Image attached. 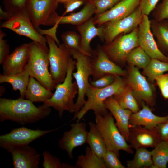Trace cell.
I'll use <instances>...</instances> for the list:
<instances>
[{
  "mask_svg": "<svg viewBox=\"0 0 168 168\" xmlns=\"http://www.w3.org/2000/svg\"><path fill=\"white\" fill-rule=\"evenodd\" d=\"M50 107L44 104L36 106L33 102L20 97L0 98V121L10 120L21 125L37 122L48 116Z\"/></svg>",
  "mask_w": 168,
  "mask_h": 168,
  "instance_id": "cell-1",
  "label": "cell"
},
{
  "mask_svg": "<svg viewBox=\"0 0 168 168\" xmlns=\"http://www.w3.org/2000/svg\"><path fill=\"white\" fill-rule=\"evenodd\" d=\"M121 76H115L114 82L105 87L97 88L91 85L88 89L86 96L87 99L83 107L77 114L73 116L72 120L77 119L78 122L89 110H92L96 113L104 115L108 112L104 102L108 98L117 95L122 92L128 85L126 79Z\"/></svg>",
  "mask_w": 168,
  "mask_h": 168,
  "instance_id": "cell-2",
  "label": "cell"
},
{
  "mask_svg": "<svg viewBox=\"0 0 168 168\" xmlns=\"http://www.w3.org/2000/svg\"><path fill=\"white\" fill-rule=\"evenodd\" d=\"M30 52L25 69L30 76L38 81L43 86L52 91L56 85L49 72V49L46 45L32 41L29 43Z\"/></svg>",
  "mask_w": 168,
  "mask_h": 168,
  "instance_id": "cell-3",
  "label": "cell"
},
{
  "mask_svg": "<svg viewBox=\"0 0 168 168\" xmlns=\"http://www.w3.org/2000/svg\"><path fill=\"white\" fill-rule=\"evenodd\" d=\"M76 62V60L71 58L64 80L56 85L52 96L44 103L57 110L61 118L65 111L71 113L75 112V103L74 102V99L78 94V89L76 81L72 82V74L75 68Z\"/></svg>",
  "mask_w": 168,
  "mask_h": 168,
  "instance_id": "cell-4",
  "label": "cell"
},
{
  "mask_svg": "<svg viewBox=\"0 0 168 168\" xmlns=\"http://www.w3.org/2000/svg\"><path fill=\"white\" fill-rule=\"evenodd\" d=\"M95 115L96 127L104 140L107 150L114 152L119 157L120 150L133 154L132 148L118 129L111 114L108 112L102 115L95 113Z\"/></svg>",
  "mask_w": 168,
  "mask_h": 168,
  "instance_id": "cell-5",
  "label": "cell"
},
{
  "mask_svg": "<svg viewBox=\"0 0 168 168\" xmlns=\"http://www.w3.org/2000/svg\"><path fill=\"white\" fill-rule=\"evenodd\" d=\"M45 37L49 49V72L57 85L62 83L66 76L71 58V52L64 43L58 46L56 41L52 37L46 35Z\"/></svg>",
  "mask_w": 168,
  "mask_h": 168,
  "instance_id": "cell-6",
  "label": "cell"
},
{
  "mask_svg": "<svg viewBox=\"0 0 168 168\" xmlns=\"http://www.w3.org/2000/svg\"><path fill=\"white\" fill-rule=\"evenodd\" d=\"M58 0H26L25 8L36 29L41 25L54 26L59 17Z\"/></svg>",
  "mask_w": 168,
  "mask_h": 168,
  "instance_id": "cell-7",
  "label": "cell"
},
{
  "mask_svg": "<svg viewBox=\"0 0 168 168\" xmlns=\"http://www.w3.org/2000/svg\"><path fill=\"white\" fill-rule=\"evenodd\" d=\"M70 50L71 56L76 61V71L73 73L72 76L75 79L78 89L77 97L75 103V116L83 107L86 102L85 97L90 85L89 79L90 76H92V70L91 57L78 51Z\"/></svg>",
  "mask_w": 168,
  "mask_h": 168,
  "instance_id": "cell-8",
  "label": "cell"
},
{
  "mask_svg": "<svg viewBox=\"0 0 168 168\" xmlns=\"http://www.w3.org/2000/svg\"><path fill=\"white\" fill-rule=\"evenodd\" d=\"M138 69L133 65H128L126 81L131 87L140 106L143 101L150 107H153L156 102L155 87L152 83L147 80Z\"/></svg>",
  "mask_w": 168,
  "mask_h": 168,
  "instance_id": "cell-9",
  "label": "cell"
},
{
  "mask_svg": "<svg viewBox=\"0 0 168 168\" xmlns=\"http://www.w3.org/2000/svg\"><path fill=\"white\" fill-rule=\"evenodd\" d=\"M138 30V26L129 33L116 38L110 43L101 46L108 57L121 67L126 63L130 52L139 46Z\"/></svg>",
  "mask_w": 168,
  "mask_h": 168,
  "instance_id": "cell-10",
  "label": "cell"
},
{
  "mask_svg": "<svg viewBox=\"0 0 168 168\" xmlns=\"http://www.w3.org/2000/svg\"><path fill=\"white\" fill-rule=\"evenodd\" d=\"M0 27L10 30L20 35L26 36L33 41L46 45L47 40L34 26L25 9L13 15L1 23Z\"/></svg>",
  "mask_w": 168,
  "mask_h": 168,
  "instance_id": "cell-11",
  "label": "cell"
},
{
  "mask_svg": "<svg viewBox=\"0 0 168 168\" xmlns=\"http://www.w3.org/2000/svg\"><path fill=\"white\" fill-rule=\"evenodd\" d=\"M142 14L139 6L131 14L117 21H109L101 25L103 27V39L105 44L110 43L120 34L129 33L138 27Z\"/></svg>",
  "mask_w": 168,
  "mask_h": 168,
  "instance_id": "cell-12",
  "label": "cell"
},
{
  "mask_svg": "<svg viewBox=\"0 0 168 168\" xmlns=\"http://www.w3.org/2000/svg\"><path fill=\"white\" fill-rule=\"evenodd\" d=\"M57 129L33 130L24 127L15 128L8 133L0 136V146L7 150L17 146L28 145L38 138Z\"/></svg>",
  "mask_w": 168,
  "mask_h": 168,
  "instance_id": "cell-13",
  "label": "cell"
},
{
  "mask_svg": "<svg viewBox=\"0 0 168 168\" xmlns=\"http://www.w3.org/2000/svg\"><path fill=\"white\" fill-rule=\"evenodd\" d=\"M148 16L142 15L138 26V45L151 58L168 63V56L159 49L151 29L150 20Z\"/></svg>",
  "mask_w": 168,
  "mask_h": 168,
  "instance_id": "cell-14",
  "label": "cell"
},
{
  "mask_svg": "<svg viewBox=\"0 0 168 168\" xmlns=\"http://www.w3.org/2000/svg\"><path fill=\"white\" fill-rule=\"evenodd\" d=\"M91 63L92 70V81H95L107 74L126 77L127 71L111 61L103 50L98 46L94 51Z\"/></svg>",
  "mask_w": 168,
  "mask_h": 168,
  "instance_id": "cell-15",
  "label": "cell"
},
{
  "mask_svg": "<svg viewBox=\"0 0 168 168\" xmlns=\"http://www.w3.org/2000/svg\"><path fill=\"white\" fill-rule=\"evenodd\" d=\"M70 126V129L64 132L58 144L61 149L67 152L69 158L72 159L74 149L87 143L88 132L84 122H77L71 124Z\"/></svg>",
  "mask_w": 168,
  "mask_h": 168,
  "instance_id": "cell-16",
  "label": "cell"
},
{
  "mask_svg": "<svg viewBox=\"0 0 168 168\" xmlns=\"http://www.w3.org/2000/svg\"><path fill=\"white\" fill-rule=\"evenodd\" d=\"M140 0H121L112 7L93 18L95 25L100 26L109 21L126 17L139 6Z\"/></svg>",
  "mask_w": 168,
  "mask_h": 168,
  "instance_id": "cell-17",
  "label": "cell"
},
{
  "mask_svg": "<svg viewBox=\"0 0 168 168\" xmlns=\"http://www.w3.org/2000/svg\"><path fill=\"white\" fill-rule=\"evenodd\" d=\"M30 52L29 43H24L16 47L2 63V74L13 75L24 71L28 60Z\"/></svg>",
  "mask_w": 168,
  "mask_h": 168,
  "instance_id": "cell-18",
  "label": "cell"
},
{
  "mask_svg": "<svg viewBox=\"0 0 168 168\" xmlns=\"http://www.w3.org/2000/svg\"><path fill=\"white\" fill-rule=\"evenodd\" d=\"M128 142L135 150L140 148H154L161 139L156 128L149 129L141 126H130Z\"/></svg>",
  "mask_w": 168,
  "mask_h": 168,
  "instance_id": "cell-19",
  "label": "cell"
},
{
  "mask_svg": "<svg viewBox=\"0 0 168 168\" xmlns=\"http://www.w3.org/2000/svg\"><path fill=\"white\" fill-rule=\"evenodd\" d=\"M7 151L11 154L14 168H39L40 155L35 149L29 145L17 146Z\"/></svg>",
  "mask_w": 168,
  "mask_h": 168,
  "instance_id": "cell-20",
  "label": "cell"
},
{
  "mask_svg": "<svg viewBox=\"0 0 168 168\" xmlns=\"http://www.w3.org/2000/svg\"><path fill=\"white\" fill-rule=\"evenodd\" d=\"M105 108L111 114L116 126L126 141L128 142L129 136V120L132 112L123 108L114 96L107 98L104 102Z\"/></svg>",
  "mask_w": 168,
  "mask_h": 168,
  "instance_id": "cell-21",
  "label": "cell"
},
{
  "mask_svg": "<svg viewBox=\"0 0 168 168\" xmlns=\"http://www.w3.org/2000/svg\"><path fill=\"white\" fill-rule=\"evenodd\" d=\"M141 109L132 114L129 122L130 126H141L152 129L168 120V115L161 116L154 114L151 107L144 101L141 102Z\"/></svg>",
  "mask_w": 168,
  "mask_h": 168,
  "instance_id": "cell-22",
  "label": "cell"
},
{
  "mask_svg": "<svg viewBox=\"0 0 168 168\" xmlns=\"http://www.w3.org/2000/svg\"><path fill=\"white\" fill-rule=\"evenodd\" d=\"M81 37V46L83 50L91 57L92 58L94 51L90 45L91 40L96 36H98L103 40V27L102 25L95 26L93 18L77 26Z\"/></svg>",
  "mask_w": 168,
  "mask_h": 168,
  "instance_id": "cell-23",
  "label": "cell"
},
{
  "mask_svg": "<svg viewBox=\"0 0 168 168\" xmlns=\"http://www.w3.org/2000/svg\"><path fill=\"white\" fill-rule=\"evenodd\" d=\"M54 93L32 76L30 77L25 97L33 102H45Z\"/></svg>",
  "mask_w": 168,
  "mask_h": 168,
  "instance_id": "cell-24",
  "label": "cell"
},
{
  "mask_svg": "<svg viewBox=\"0 0 168 168\" xmlns=\"http://www.w3.org/2000/svg\"><path fill=\"white\" fill-rule=\"evenodd\" d=\"M95 13V7L90 1H88L80 11L76 13H71L64 16H59L56 24H71L80 25L91 18Z\"/></svg>",
  "mask_w": 168,
  "mask_h": 168,
  "instance_id": "cell-25",
  "label": "cell"
},
{
  "mask_svg": "<svg viewBox=\"0 0 168 168\" xmlns=\"http://www.w3.org/2000/svg\"><path fill=\"white\" fill-rule=\"evenodd\" d=\"M30 76L25 69L20 73L11 75L0 74V83H8L10 84L13 89L19 90L21 98L25 97Z\"/></svg>",
  "mask_w": 168,
  "mask_h": 168,
  "instance_id": "cell-26",
  "label": "cell"
},
{
  "mask_svg": "<svg viewBox=\"0 0 168 168\" xmlns=\"http://www.w3.org/2000/svg\"><path fill=\"white\" fill-rule=\"evenodd\" d=\"M150 26L159 49L164 54L168 55V23L152 20H150Z\"/></svg>",
  "mask_w": 168,
  "mask_h": 168,
  "instance_id": "cell-27",
  "label": "cell"
},
{
  "mask_svg": "<svg viewBox=\"0 0 168 168\" xmlns=\"http://www.w3.org/2000/svg\"><path fill=\"white\" fill-rule=\"evenodd\" d=\"M88 124L90 129L88 132L87 143L97 155L103 159L107 151L104 140L95 124L90 122Z\"/></svg>",
  "mask_w": 168,
  "mask_h": 168,
  "instance_id": "cell-28",
  "label": "cell"
},
{
  "mask_svg": "<svg viewBox=\"0 0 168 168\" xmlns=\"http://www.w3.org/2000/svg\"><path fill=\"white\" fill-rule=\"evenodd\" d=\"M85 153L77 157L76 166L82 168H106L102 159L99 157L89 146L85 148Z\"/></svg>",
  "mask_w": 168,
  "mask_h": 168,
  "instance_id": "cell-29",
  "label": "cell"
},
{
  "mask_svg": "<svg viewBox=\"0 0 168 168\" xmlns=\"http://www.w3.org/2000/svg\"><path fill=\"white\" fill-rule=\"evenodd\" d=\"M152 168H166L168 163V141L161 140L151 151Z\"/></svg>",
  "mask_w": 168,
  "mask_h": 168,
  "instance_id": "cell-30",
  "label": "cell"
},
{
  "mask_svg": "<svg viewBox=\"0 0 168 168\" xmlns=\"http://www.w3.org/2000/svg\"><path fill=\"white\" fill-rule=\"evenodd\" d=\"M114 97L123 108L129 110L133 113L137 112L140 110V106L134 96L133 90L128 84L122 92Z\"/></svg>",
  "mask_w": 168,
  "mask_h": 168,
  "instance_id": "cell-31",
  "label": "cell"
},
{
  "mask_svg": "<svg viewBox=\"0 0 168 168\" xmlns=\"http://www.w3.org/2000/svg\"><path fill=\"white\" fill-rule=\"evenodd\" d=\"M136 150L133 159L127 161V167L151 168L153 164L151 151L144 148H138Z\"/></svg>",
  "mask_w": 168,
  "mask_h": 168,
  "instance_id": "cell-32",
  "label": "cell"
},
{
  "mask_svg": "<svg viewBox=\"0 0 168 168\" xmlns=\"http://www.w3.org/2000/svg\"><path fill=\"white\" fill-rule=\"evenodd\" d=\"M167 72H168V63L151 58L148 64L143 69L142 73L147 77L150 82L153 83L155 81L156 77Z\"/></svg>",
  "mask_w": 168,
  "mask_h": 168,
  "instance_id": "cell-33",
  "label": "cell"
},
{
  "mask_svg": "<svg viewBox=\"0 0 168 168\" xmlns=\"http://www.w3.org/2000/svg\"><path fill=\"white\" fill-rule=\"evenodd\" d=\"M151 58L140 47L133 49L128 54L126 62L138 68L144 69L150 62Z\"/></svg>",
  "mask_w": 168,
  "mask_h": 168,
  "instance_id": "cell-34",
  "label": "cell"
},
{
  "mask_svg": "<svg viewBox=\"0 0 168 168\" xmlns=\"http://www.w3.org/2000/svg\"><path fill=\"white\" fill-rule=\"evenodd\" d=\"M61 38L63 43L70 50L77 51L89 56L81 47L80 35L75 32L68 31L62 34Z\"/></svg>",
  "mask_w": 168,
  "mask_h": 168,
  "instance_id": "cell-35",
  "label": "cell"
},
{
  "mask_svg": "<svg viewBox=\"0 0 168 168\" xmlns=\"http://www.w3.org/2000/svg\"><path fill=\"white\" fill-rule=\"evenodd\" d=\"M43 155L44 161L42 163V166L44 168H77L76 166H74L68 164L61 163L58 157L51 154L49 151H44Z\"/></svg>",
  "mask_w": 168,
  "mask_h": 168,
  "instance_id": "cell-36",
  "label": "cell"
},
{
  "mask_svg": "<svg viewBox=\"0 0 168 168\" xmlns=\"http://www.w3.org/2000/svg\"><path fill=\"white\" fill-rule=\"evenodd\" d=\"M26 0H3V4L5 11L12 15L25 9Z\"/></svg>",
  "mask_w": 168,
  "mask_h": 168,
  "instance_id": "cell-37",
  "label": "cell"
},
{
  "mask_svg": "<svg viewBox=\"0 0 168 168\" xmlns=\"http://www.w3.org/2000/svg\"><path fill=\"white\" fill-rule=\"evenodd\" d=\"M121 0H90L95 7L96 15L110 9Z\"/></svg>",
  "mask_w": 168,
  "mask_h": 168,
  "instance_id": "cell-38",
  "label": "cell"
},
{
  "mask_svg": "<svg viewBox=\"0 0 168 168\" xmlns=\"http://www.w3.org/2000/svg\"><path fill=\"white\" fill-rule=\"evenodd\" d=\"M119 158L115 153L107 150L103 160L106 168H125Z\"/></svg>",
  "mask_w": 168,
  "mask_h": 168,
  "instance_id": "cell-39",
  "label": "cell"
},
{
  "mask_svg": "<svg viewBox=\"0 0 168 168\" xmlns=\"http://www.w3.org/2000/svg\"><path fill=\"white\" fill-rule=\"evenodd\" d=\"M115 76L111 74H107L95 81L90 82V84L93 87L101 88L107 87L114 82Z\"/></svg>",
  "mask_w": 168,
  "mask_h": 168,
  "instance_id": "cell-40",
  "label": "cell"
},
{
  "mask_svg": "<svg viewBox=\"0 0 168 168\" xmlns=\"http://www.w3.org/2000/svg\"><path fill=\"white\" fill-rule=\"evenodd\" d=\"M155 81L163 98L168 100V73L156 77Z\"/></svg>",
  "mask_w": 168,
  "mask_h": 168,
  "instance_id": "cell-41",
  "label": "cell"
},
{
  "mask_svg": "<svg viewBox=\"0 0 168 168\" xmlns=\"http://www.w3.org/2000/svg\"><path fill=\"white\" fill-rule=\"evenodd\" d=\"M6 35L5 33L2 30L0 31V64L9 54V46L7 41L4 39Z\"/></svg>",
  "mask_w": 168,
  "mask_h": 168,
  "instance_id": "cell-42",
  "label": "cell"
},
{
  "mask_svg": "<svg viewBox=\"0 0 168 168\" xmlns=\"http://www.w3.org/2000/svg\"><path fill=\"white\" fill-rule=\"evenodd\" d=\"M159 0H140L139 7L142 15L148 16L155 8Z\"/></svg>",
  "mask_w": 168,
  "mask_h": 168,
  "instance_id": "cell-43",
  "label": "cell"
},
{
  "mask_svg": "<svg viewBox=\"0 0 168 168\" xmlns=\"http://www.w3.org/2000/svg\"><path fill=\"white\" fill-rule=\"evenodd\" d=\"M155 16V20L158 21L168 19V0H163Z\"/></svg>",
  "mask_w": 168,
  "mask_h": 168,
  "instance_id": "cell-44",
  "label": "cell"
},
{
  "mask_svg": "<svg viewBox=\"0 0 168 168\" xmlns=\"http://www.w3.org/2000/svg\"><path fill=\"white\" fill-rule=\"evenodd\" d=\"M85 0H68L64 4L65 10L62 16H64L79 7L84 2Z\"/></svg>",
  "mask_w": 168,
  "mask_h": 168,
  "instance_id": "cell-45",
  "label": "cell"
},
{
  "mask_svg": "<svg viewBox=\"0 0 168 168\" xmlns=\"http://www.w3.org/2000/svg\"><path fill=\"white\" fill-rule=\"evenodd\" d=\"M155 128L161 140L168 141V120L158 125Z\"/></svg>",
  "mask_w": 168,
  "mask_h": 168,
  "instance_id": "cell-46",
  "label": "cell"
},
{
  "mask_svg": "<svg viewBox=\"0 0 168 168\" xmlns=\"http://www.w3.org/2000/svg\"><path fill=\"white\" fill-rule=\"evenodd\" d=\"M12 15L7 11L3 10L0 7V19L1 20L7 21L9 19Z\"/></svg>",
  "mask_w": 168,
  "mask_h": 168,
  "instance_id": "cell-47",
  "label": "cell"
},
{
  "mask_svg": "<svg viewBox=\"0 0 168 168\" xmlns=\"http://www.w3.org/2000/svg\"><path fill=\"white\" fill-rule=\"evenodd\" d=\"M0 95L1 96L3 94L5 91V88L4 86H0Z\"/></svg>",
  "mask_w": 168,
  "mask_h": 168,
  "instance_id": "cell-48",
  "label": "cell"
},
{
  "mask_svg": "<svg viewBox=\"0 0 168 168\" xmlns=\"http://www.w3.org/2000/svg\"><path fill=\"white\" fill-rule=\"evenodd\" d=\"M68 0H58V2L60 3H63L64 4Z\"/></svg>",
  "mask_w": 168,
  "mask_h": 168,
  "instance_id": "cell-49",
  "label": "cell"
},
{
  "mask_svg": "<svg viewBox=\"0 0 168 168\" xmlns=\"http://www.w3.org/2000/svg\"><path fill=\"white\" fill-rule=\"evenodd\" d=\"M86 0V1H89L90 0Z\"/></svg>",
  "mask_w": 168,
  "mask_h": 168,
  "instance_id": "cell-50",
  "label": "cell"
}]
</instances>
